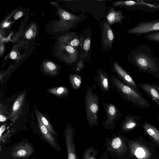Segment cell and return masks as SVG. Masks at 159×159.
I'll use <instances>...</instances> for the list:
<instances>
[{
    "label": "cell",
    "mask_w": 159,
    "mask_h": 159,
    "mask_svg": "<svg viewBox=\"0 0 159 159\" xmlns=\"http://www.w3.org/2000/svg\"><path fill=\"white\" fill-rule=\"evenodd\" d=\"M131 64L140 71L148 73L159 79V59L152 49L145 44L139 45L130 54Z\"/></svg>",
    "instance_id": "cell-1"
},
{
    "label": "cell",
    "mask_w": 159,
    "mask_h": 159,
    "mask_svg": "<svg viewBox=\"0 0 159 159\" xmlns=\"http://www.w3.org/2000/svg\"><path fill=\"white\" fill-rule=\"evenodd\" d=\"M112 87L120 94L124 100L131 102L133 105L143 109L150 107V103L142 95L127 85L115 75L110 77Z\"/></svg>",
    "instance_id": "cell-2"
},
{
    "label": "cell",
    "mask_w": 159,
    "mask_h": 159,
    "mask_svg": "<svg viewBox=\"0 0 159 159\" xmlns=\"http://www.w3.org/2000/svg\"><path fill=\"white\" fill-rule=\"evenodd\" d=\"M84 100L87 122L90 127H94L98 124L99 97L90 86L86 90Z\"/></svg>",
    "instance_id": "cell-3"
},
{
    "label": "cell",
    "mask_w": 159,
    "mask_h": 159,
    "mask_svg": "<svg viewBox=\"0 0 159 159\" xmlns=\"http://www.w3.org/2000/svg\"><path fill=\"white\" fill-rule=\"evenodd\" d=\"M106 140L104 144L107 146V151L112 157L121 159L126 153L127 146L121 136L118 135Z\"/></svg>",
    "instance_id": "cell-4"
},
{
    "label": "cell",
    "mask_w": 159,
    "mask_h": 159,
    "mask_svg": "<svg viewBox=\"0 0 159 159\" xmlns=\"http://www.w3.org/2000/svg\"><path fill=\"white\" fill-rule=\"evenodd\" d=\"M103 108L107 115V118L102 121L104 127L109 129L115 128L116 124L120 120L122 116L121 111L111 103H106L102 101Z\"/></svg>",
    "instance_id": "cell-5"
},
{
    "label": "cell",
    "mask_w": 159,
    "mask_h": 159,
    "mask_svg": "<svg viewBox=\"0 0 159 159\" xmlns=\"http://www.w3.org/2000/svg\"><path fill=\"white\" fill-rule=\"evenodd\" d=\"M159 31V18L151 21L139 22L126 32L139 36Z\"/></svg>",
    "instance_id": "cell-6"
},
{
    "label": "cell",
    "mask_w": 159,
    "mask_h": 159,
    "mask_svg": "<svg viewBox=\"0 0 159 159\" xmlns=\"http://www.w3.org/2000/svg\"><path fill=\"white\" fill-rule=\"evenodd\" d=\"M64 135L67 152V159H78L74 142L75 130L69 124L66 125Z\"/></svg>",
    "instance_id": "cell-7"
},
{
    "label": "cell",
    "mask_w": 159,
    "mask_h": 159,
    "mask_svg": "<svg viewBox=\"0 0 159 159\" xmlns=\"http://www.w3.org/2000/svg\"><path fill=\"white\" fill-rule=\"evenodd\" d=\"M128 145L130 154L137 159H149L151 153L148 149L135 141H129Z\"/></svg>",
    "instance_id": "cell-8"
},
{
    "label": "cell",
    "mask_w": 159,
    "mask_h": 159,
    "mask_svg": "<svg viewBox=\"0 0 159 159\" xmlns=\"http://www.w3.org/2000/svg\"><path fill=\"white\" fill-rule=\"evenodd\" d=\"M113 68L117 76L121 81L136 92L141 93L133 78L116 62L113 64Z\"/></svg>",
    "instance_id": "cell-9"
},
{
    "label": "cell",
    "mask_w": 159,
    "mask_h": 159,
    "mask_svg": "<svg viewBox=\"0 0 159 159\" xmlns=\"http://www.w3.org/2000/svg\"><path fill=\"white\" fill-rule=\"evenodd\" d=\"M34 151L32 147L29 143L22 142L13 148L11 155L15 159L26 158L30 156Z\"/></svg>",
    "instance_id": "cell-10"
},
{
    "label": "cell",
    "mask_w": 159,
    "mask_h": 159,
    "mask_svg": "<svg viewBox=\"0 0 159 159\" xmlns=\"http://www.w3.org/2000/svg\"><path fill=\"white\" fill-rule=\"evenodd\" d=\"M141 119V117L139 115L129 114L124 117V120L121 122L120 131L125 133L133 130L137 127Z\"/></svg>",
    "instance_id": "cell-11"
},
{
    "label": "cell",
    "mask_w": 159,
    "mask_h": 159,
    "mask_svg": "<svg viewBox=\"0 0 159 159\" xmlns=\"http://www.w3.org/2000/svg\"><path fill=\"white\" fill-rule=\"evenodd\" d=\"M25 93H23L18 96L15 100L10 114V119L14 123L22 112Z\"/></svg>",
    "instance_id": "cell-12"
},
{
    "label": "cell",
    "mask_w": 159,
    "mask_h": 159,
    "mask_svg": "<svg viewBox=\"0 0 159 159\" xmlns=\"http://www.w3.org/2000/svg\"><path fill=\"white\" fill-rule=\"evenodd\" d=\"M140 88L144 91L152 100L159 106V91L156 84L139 82Z\"/></svg>",
    "instance_id": "cell-13"
},
{
    "label": "cell",
    "mask_w": 159,
    "mask_h": 159,
    "mask_svg": "<svg viewBox=\"0 0 159 159\" xmlns=\"http://www.w3.org/2000/svg\"><path fill=\"white\" fill-rule=\"evenodd\" d=\"M94 80L103 92L107 93L109 91L110 78L105 71L101 70H98Z\"/></svg>",
    "instance_id": "cell-14"
},
{
    "label": "cell",
    "mask_w": 159,
    "mask_h": 159,
    "mask_svg": "<svg viewBox=\"0 0 159 159\" xmlns=\"http://www.w3.org/2000/svg\"><path fill=\"white\" fill-rule=\"evenodd\" d=\"M39 126L40 132L45 140L49 144L55 149L60 151L61 148L57 140L52 134L48 129L44 125L40 120L37 118Z\"/></svg>",
    "instance_id": "cell-15"
},
{
    "label": "cell",
    "mask_w": 159,
    "mask_h": 159,
    "mask_svg": "<svg viewBox=\"0 0 159 159\" xmlns=\"http://www.w3.org/2000/svg\"><path fill=\"white\" fill-rule=\"evenodd\" d=\"M102 38L105 48L111 46L114 36L111 27L107 22H105L103 24Z\"/></svg>",
    "instance_id": "cell-16"
},
{
    "label": "cell",
    "mask_w": 159,
    "mask_h": 159,
    "mask_svg": "<svg viewBox=\"0 0 159 159\" xmlns=\"http://www.w3.org/2000/svg\"><path fill=\"white\" fill-rule=\"evenodd\" d=\"M142 125L145 132L159 146V130L155 126L147 122L143 123Z\"/></svg>",
    "instance_id": "cell-17"
},
{
    "label": "cell",
    "mask_w": 159,
    "mask_h": 159,
    "mask_svg": "<svg viewBox=\"0 0 159 159\" xmlns=\"http://www.w3.org/2000/svg\"><path fill=\"white\" fill-rule=\"evenodd\" d=\"M124 17L121 11H117L112 8L109 11L107 16V20L110 25L116 22H120Z\"/></svg>",
    "instance_id": "cell-18"
},
{
    "label": "cell",
    "mask_w": 159,
    "mask_h": 159,
    "mask_svg": "<svg viewBox=\"0 0 159 159\" xmlns=\"http://www.w3.org/2000/svg\"><path fill=\"white\" fill-rule=\"evenodd\" d=\"M46 91L55 96L60 98H64L67 96L69 93L68 88L64 86H61L51 88Z\"/></svg>",
    "instance_id": "cell-19"
},
{
    "label": "cell",
    "mask_w": 159,
    "mask_h": 159,
    "mask_svg": "<svg viewBox=\"0 0 159 159\" xmlns=\"http://www.w3.org/2000/svg\"><path fill=\"white\" fill-rule=\"evenodd\" d=\"M35 112L37 118L40 120L42 124L48 129L52 134L57 136V134L55 130L45 117L38 110H35Z\"/></svg>",
    "instance_id": "cell-20"
},
{
    "label": "cell",
    "mask_w": 159,
    "mask_h": 159,
    "mask_svg": "<svg viewBox=\"0 0 159 159\" xmlns=\"http://www.w3.org/2000/svg\"><path fill=\"white\" fill-rule=\"evenodd\" d=\"M69 80L71 87L75 90H77L80 88L82 82V77L80 75L70 74Z\"/></svg>",
    "instance_id": "cell-21"
},
{
    "label": "cell",
    "mask_w": 159,
    "mask_h": 159,
    "mask_svg": "<svg viewBox=\"0 0 159 159\" xmlns=\"http://www.w3.org/2000/svg\"><path fill=\"white\" fill-rule=\"evenodd\" d=\"M81 47L84 52V56H86L90 49L91 45V39L89 37L84 38L82 36L80 38Z\"/></svg>",
    "instance_id": "cell-22"
},
{
    "label": "cell",
    "mask_w": 159,
    "mask_h": 159,
    "mask_svg": "<svg viewBox=\"0 0 159 159\" xmlns=\"http://www.w3.org/2000/svg\"><path fill=\"white\" fill-rule=\"evenodd\" d=\"M98 151L93 147L86 149L83 155V159H97Z\"/></svg>",
    "instance_id": "cell-23"
},
{
    "label": "cell",
    "mask_w": 159,
    "mask_h": 159,
    "mask_svg": "<svg viewBox=\"0 0 159 159\" xmlns=\"http://www.w3.org/2000/svg\"><path fill=\"white\" fill-rule=\"evenodd\" d=\"M44 72L51 75H55L57 72V67L53 63L51 62H47L43 65Z\"/></svg>",
    "instance_id": "cell-24"
},
{
    "label": "cell",
    "mask_w": 159,
    "mask_h": 159,
    "mask_svg": "<svg viewBox=\"0 0 159 159\" xmlns=\"http://www.w3.org/2000/svg\"><path fill=\"white\" fill-rule=\"evenodd\" d=\"M145 38L148 40L159 43V31L147 34L145 35Z\"/></svg>",
    "instance_id": "cell-25"
},
{
    "label": "cell",
    "mask_w": 159,
    "mask_h": 159,
    "mask_svg": "<svg viewBox=\"0 0 159 159\" xmlns=\"http://www.w3.org/2000/svg\"><path fill=\"white\" fill-rule=\"evenodd\" d=\"M84 67L83 63L82 61L80 60L76 66V70L77 71L81 70Z\"/></svg>",
    "instance_id": "cell-26"
},
{
    "label": "cell",
    "mask_w": 159,
    "mask_h": 159,
    "mask_svg": "<svg viewBox=\"0 0 159 159\" xmlns=\"http://www.w3.org/2000/svg\"><path fill=\"white\" fill-rule=\"evenodd\" d=\"M33 35V31L31 29H29L25 34L26 38L29 39H30L32 37Z\"/></svg>",
    "instance_id": "cell-27"
},
{
    "label": "cell",
    "mask_w": 159,
    "mask_h": 159,
    "mask_svg": "<svg viewBox=\"0 0 159 159\" xmlns=\"http://www.w3.org/2000/svg\"><path fill=\"white\" fill-rule=\"evenodd\" d=\"M23 13L21 11H19L17 12L14 16V19L17 20L22 16Z\"/></svg>",
    "instance_id": "cell-28"
},
{
    "label": "cell",
    "mask_w": 159,
    "mask_h": 159,
    "mask_svg": "<svg viewBox=\"0 0 159 159\" xmlns=\"http://www.w3.org/2000/svg\"><path fill=\"white\" fill-rule=\"evenodd\" d=\"M108 155V152L105 151L99 159H108L109 157Z\"/></svg>",
    "instance_id": "cell-29"
},
{
    "label": "cell",
    "mask_w": 159,
    "mask_h": 159,
    "mask_svg": "<svg viewBox=\"0 0 159 159\" xmlns=\"http://www.w3.org/2000/svg\"><path fill=\"white\" fill-rule=\"evenodd\" d=\"M7 120V118L5 116L1 114L0 115V121L1 122L6 121Z\"/></svg>",
    "instance_id": "cell-30"
},
{
    "label": "cell",
    "mask_w": 159,
    "mask_h": 159,
    "mask_svg": "<svg viewBox=\"0 0 159 159\" xmlns=\"http://www.w3.org/2000/svg\"><path fill=\"white\" fill-rule=\"evenodd\" d=\"M11 57L13 59H15L17 57V54L15 51H12L10 53Z\"/></svg>",
    "instance_id": "cell-31"
},
{
    "label": "cell",
    "mask_w": 159,
    "mask_h": 159,
    "mask_svg": "<svg viewBox=\"0 0 159 159\" xmlns=\"http://www.w3.org/2000/svg\"><path fill=\"white\" fill-rule=\"evenodd\" d=\"M5 126L4 125H2L0 128V138L1 137L2 133L4 131L5 129Z\"/></svg>",
    "instance_id": "cell-32"
},
{
    "label": "cell",
    "mask_w": 159,
    "mask_h": 159,
    "mask_svg": "<svg viewBox=\"0 0 159 159\" xmlns=\"http://www.w3.org/2000/svg\"><path fill=\"white\" fill-rule=\"evenodd\" d=\"M9 25V23H5L3 25V27H5L8 26Z\"/></svg>",
    "instance_id": "cell-33"
},
{
    "label": "cell",
    "mask_w": 159,
    "mask_h": 159,
    "mask_svg": "<svg viewBox=\"0 0 159 159\" xmlns=\"http://www.w3.org/2000/svg\"><path fill=\"white\" fill-rule=\"evenodd\" d=\"M157 86L158 89V90L159 91V85L156 84Z\"/></svg>",
    "instance_id": "cell-34"
},
{
    "label": "cell",
    "mask_w": 159,
    "mask_h": 159,
    "mask_svg": "<svg viewBox=\"0 0 159 159\" xmlns=\"http://www.w3.org/2000/svg\"><path fill=\"white\" fill-rule=\"evenodd\" d=\"M157 119L158 122H159V115H158L157 117Z\"/></svg>",
    "instance_id": "cell-35"
},
{
    "label": "cell",
    "mask_w": 159,
    "mask_h": 159,
    "mask_svg": "<svg viewBox=\"0 0 159 159\" xmlns=\"http://www.w3.org/2000/svg\"><path fill=\"white\" fill-rule=\"evenodd\" d=\"M156 6L159 9V5H156Z\"/></svg>",
    "instance_id": "cell-36"
}]
</instances>
